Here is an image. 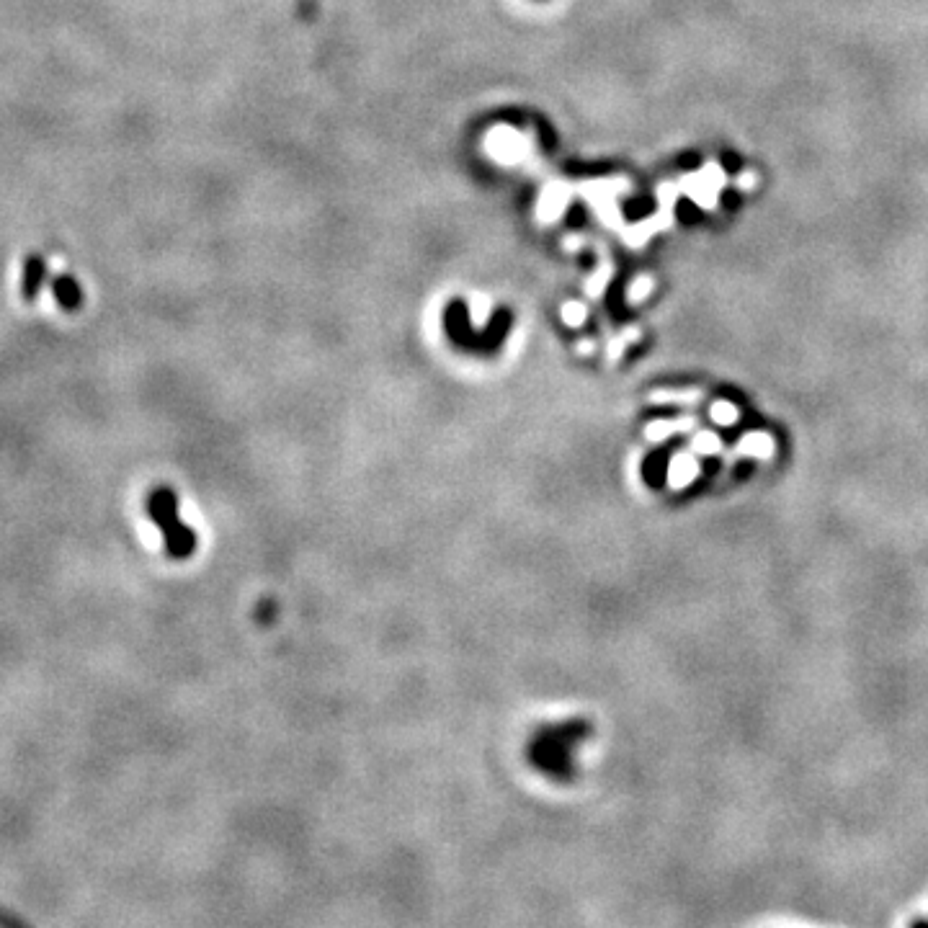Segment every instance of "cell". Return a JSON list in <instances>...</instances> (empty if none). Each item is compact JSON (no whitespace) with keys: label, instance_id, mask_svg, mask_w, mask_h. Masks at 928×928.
<instances>
[{"label":"cell","instance_id":"1","mask_svg":"<svg viewBox=\"0 0 928 928\" xmlns=\"http://www.w3.org/2000/svg\"><path fill=\"white\" fill-rule=\"evenodd\" d=\"M591 735L588 720H565L557 725L537 727L526 743V761L555 782H573V751Z\"/></svg>","mask_w":928,"mask_h":928},{"label":"cell","instance_id":"2","mask_svg":"<svg viewBox=\"0 0 928 928\" xmlns=\"http://www.w3.org/2000/svg\"><path fill=\"white\" fill-rule=\"evenodd\" d=\"M147 513L163 534L165 552L173 560H186L196 552V532L178 519V495L171 485H158L147 498Z\"/></svg>","mask_w":928,"mask_h":928},{"label":"cell","instance_id":"3","mask_svg":"<svg viewBox=\"0 0 928 928\" xmlns=\"http://www.w3.org/2000/svg\"><path fill=\"white\" fill-rule=\"evenodd\" d=\"M444 330L446 338L454 343L462 351H470V354H477V333L480 330L472 328L470 320V307L464 300H452L446 305L444 310Z\"/></svg>","mask_w":928,"mask_h":928},{"label":"cell","instance_id":"4","mask_svg":"<svg viewBox=\"0 0 928 928\" xmlns=\"http://www.w3.org/2000/svg\"><path fill=\"white\" fill-rule=\"evenodd\" d=\"M513 325V312L508 307H498L485 323V328L477 333V354L480 356H495L506 343L508 333Z\"/></svg>","mask_w":928,"mask_h":928},{"label":"cell","instance_id":"5","mask_svg":"<svg viewBox=\"0 0 928 928\" xmlns=\"http://www.w3.org/2000/svg\"><path fill=\"white\" fill-rule=\"evenodd\" d=\"M47 281V261L42 256H29L24 261V274H21V297L26 302H34L42 292V284Z\"/></svg>","mask_w":928,"mask_h":928},{"label":"cell","instance_id":"6","mask_svg":"<svg viewBox=\"0 0 928 928\" xmlns=\"http://www.w3.org/2000/svg\"><path fill=\"white\" fill-rule=\"evenodd\" d=\"M52 294H55L57 305L65 312H78L80 305H83V289H80L78 281L68 274L57 276V279L52 281Z\"/></svg>","mask_w":928,"mask_h":928},{"label":"cell","instance_id":"7","mask_svg":"<svg viewBox=\"0 0 928 928\" xmlns=\"http://www.w3.org/2000/svg\"><path fill=\"white\" fill-rule=\"evenodd\" d=\"M658 204H655L653 196H632L627 202H622V214L627 222H642L653 217Z\"/></svg>","mask_w":928,"mask_h":928},{"label":"cell","instance_id":"8","mask_svg":"<svg viewBox=\"0 0 928 928\" xmlns=\"http://www.w3.org/2000/svg\"><path fill=\"white\" fill-rule=\"evenodd\" d=\"M606 307H609L611 318L617 320V323H624L629 318V307L624 302V284L622 281H614L606 292Z\"/></svg>","mask_w":928,"mask_h":928},{"label":"cell","instance_id":"9","mask_svg":"<svg viewBox=\"0 0 928 928\" xmlns=\"http://www.w3.org/2000/svg\"><path fill=\"white\" fill-rule=\"evenodd\" d=\"M676 220L684 227H694L704 220V209L691 196H681L676 202Z\"/></svg>","mask_w":928,"mask_h":928},{"label":"cell","instance_id":"10","mask_svg":"<svg viewBox=\"0 0 928 928\" xmlns=\"http://www.w3.org/2000/svg\"><path fill=\"white\" fill-rule=\"evenodd\" d=\"M537 137L539 145H542L544 153H555L557 150V132L552 129V124L544 119V116H537Z\"/></svg>","mask_w":928,"mask_h":928},{"label":"cell","instance_id":"11","mask_svg":"<svg viewBox=\"0 0 928 928\" xmlns=\"http://www.w3.org/2000/svg\"><path fill=\"white\" fill-rule=\"evenodd\" d=\"M565 222H568L570 230H583L588 222V209L583 202H573L570 204L568 214H565Z\"/></svg>","mask_w":928,"mask_h":928},{"label":"cell","instance_id":"12","mask_svg":"<svg viewBox=\"0 0 928 928\" xmlns=\"http://www.w3.org/2000/svg\"><path fill=\"white\" fill-rule=\"evenodd\" d=\"M720 163H722V168H725V173H730V176L743 171V158H740L735 150H722Z\"/></svg>","mask_w":928,"mask_h":928},{"label":"cell","instance_id":"13","mask_svg":"<svg viewBox=\"0 0 928 928\" xmlns=\"http://www.w3.org/2000/svg\"><path fill=\"white\" fill-rule=\"evenodd\" d=\"M712 418H715L717 423H733L738 416H735V408H733V405L717 403L715 408H712Z\"/></svg>","mask_w":928,"mask_h":928},{"label":"cell","instance_id":"14","mask_svg":"<svg viewBox=\"0 0 928 928\" xmlns=\"http://www.w3.org/2000/svg\"><path fill=\"white\" fill-rule=\"evenodd\" d=\"M676 163H678V171H696V168L702 165V158H699V153L689 150V153L678 155Z\"/></svg>","mask_w":928,"mask_h":928},{"label":"cell","instance_id":"15","mask_svg":"<svg viewBox=\"0 0 928 928\" xmlns=\"http://www.w3.org/2000/svg\"><path fill=\"white\" fill-rule=\"evenodd\" d=\"M720 204L725 209H730V212H735V209L740 207V194L738 191H733V189H727V191H722L720 194Z\"/></svg>","mask_w":928,"mask_h":928},{"label":"cell","instance_id":"16","mask_svg":"<svg viewBox=\"0 0 928 928\" xmlns=\"http://www.w3.org/2000/svg\"><path fill=\"white\" fill-rule=\"evenodd\" d=\"M580 263H583V269H593V256H591V253H583V256H580Z\"/></svg>","mask_w":928,"mask_h":928}]
</instances>
